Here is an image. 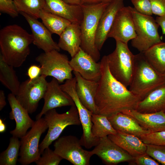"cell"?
<instances>
[{
    "instance_id": "42",
    "label": "cell",
    "mask_w": 165,
    "mask_h": 165,
    "mask_svg": "<svg viewBox=\"0 0 165 165\" xmlns=\"http://www.w3.org/2000/svg\"><path fill=\"white\" fill-rule=\"evenodd\" d=\"M82 4H90L101 3H110L113 0H81Z\"/></svg>"
},
{
    "instance_id": "24",
    "label": "cell",
    "mask_w": 165,
    "mask_h": 165,
    "mask_svg": "<svg viewBox=\"0 0 165 165\" xmlns=\"http://www.w3.org/2000/svg\"><path fill=\"white\" fill-rule=\"evenodd\" d=\"M58 45L68 53L72 57L79 50L82 42L80 25L71 23L59 36Z\"/></svg>"
},
{
    "instance_id": "22",
    "label": "cell",
    "mask_w": 165,
    "mask_h": 165,
    "mask_svg": "<svg viewBox=\"0 0 165 165\" xmlns=\"http://www.w3.org/2000/svg\"><path fill=\"white\" fill-rule=\"evenodd\" d=\"M107 117L117 131L132 134L139 138L151 132L142 127L134 118L122 112Z\"/></svg>"
},
{
    "instance_id": "6",
    "label": "cell",
    "mask_w": 165,
    "mask_h": 165,
    "mask_svg": "<svg viewBox=\"0 0 165 165\" xmlns=\"http://www.w3.org/2000/svg\"><path fill=\"white\" fill-rule=\"evenodd\" d=\"M132 14L136 37L131 40L132 46L140 52L161 42L158 32L160 26L151 16L142 14L130 6Z\"/></svg>"
},
{
    "instance_id": "38",
    "label": "cell",
    "mask_w": 165,
    "mask_h": 165,
    "mask_svg": "<svg viewBox=\"0 0 165 165\" xmlns=\"http://www.w3.org/2000/svg\"><path fill=\"white\" fill-rule=\"evenodd\" d=\"M152 14L161 16L165 14V0H149Z\"/></svg>"
},
{
    "instance_id": "21",
    "label": "cell",
    "mask_w": 165,
    "mask_h": 165,
    "mask_svg": "<svg viewBox=\"0 0 165 165\" xmlns=\"http://www.w3.org/2000/svg\"><path fill=\"white\" fill-rule=\"evenodd\" d=\"M44 9L61 16L72 23L80 24L83 18L81 5L69 4L62 0H46Z\"/></svg>"
},
{
    "instance_id": "28",
    "label": "cell",
    "mask_w": 165,
    "mask_h": 165,
    "mask_svg": "<svg viewBox=\"0 0 165 165\" xmlns=\"http://www.w3.org/2000/svg\"><path fill=\"white\" fill-rule=\"evenodd\" d=\"M39 18L52 33L59 36L72 23L68 20L44 9L40 12Z\"/></svg>"
},
{
    "instance_id": "12",
    "label": "cell",
    "mask_w": 165,
    "mask_h": 165,
    "mask_svg": "<svg viewBox=\"0 0 165 165\" xmlns=\"http://www.w3.org/2000/svg\"><path fill=\"white\" fill-rule=\"evenodd\" d=\"M46 77L41 75L35 79H29L21 82L16 98L29 113L37 110L39 101L43 98L48 82Z\"/></svg>"
},
{
    "instance_id": "35",
    "label": "cell",
    "mask_w": 165,
    "mask_h": 165,
    "mask_svg": "<svg viewBox=\"0 0 165 165\" xmlns=\"http://www.w3.org/2000/svg\"><path fill=\"white\" fill-rule=\"evenodd\" d=\"M146 145V153L159 163L165 165V145Z\"/></svg>"
},
{
    "instance_id": "17",
    "label": "cell",
    "mask_w": 165,
    "mask_h": 165,
    "mask_svg": "<svg viewBox=\"0 0 165 165\" xmlns=\"http://www.w3.org/2000/svg\"><path fill=\"white\" fill-rule=\"evenodd\" d=\"M20 13L24 17L29 25L33 37L32 43L35 45L44 52L60 50L58 43L52 38V33L42 23L26 13Z\"/></svg>"
},
{
    "instance_id": "10",
    "label": "cell",
    "mask_w": 165,
    "mask_h": 165,
    "mask_svg": "<svg viewBox=\"0 0 165 165\" xmlns=\"http://www.w3.org/2000/svg\"><path fill=\"white\" fill-rule=\"evenodd\" d=\"M48 125L44 118L36 120L31 129L20 138L19 158L18 161L22 165L35 162L41 155L39 141L41 136Z\"/></svg>"
},
{
    "instance_id": "16",
    "label": "cell",
    "mask_w": 165,
    "mask_h": 165,
    "mask_svg": "<svg viewBox=\"0 0 165 165\" xmlns=\"http://www.w3.org/2000/svg\"><path fill=\"white\" fill-rule=\"evenodd\" d=\"M73 71L79 73L84 79L98 82L101 75V63L97 62L80 47L69 61Z\"/></svg>"
},
{
    "instance_id": "23",
    "label": "cell",
    "mask_w": 165,
    "mask_h": 165,
    "mask_svg": "<svg viewBox=\"0 0 165 165\" xmlns=\"http://www.w3.org/2000/svg\"><path fill=\"white\" fill-rule=\"evenodd\" d=\"M122 113L134 118L142 127L151 132L165 130V112L163 111L142 113L132 110Z\"/></svg>"
},
{
    "instance_id": "32",
    "label": "cell",
    "mask_w": 165,
    "mask_h": 165,
    "mask_svg": "<svg viewBox=\"0 0 165 165\" xmlns=\"http://www.w3.org/2000/svg\"><path fill=\"white\" fill-rule=\"evenodd\" d=\"M19 12H23L36 18H39L41 10L44 9L46 0H13Z\"/></svg>"
},
{
    "instance_id": "1",
    "label": "cell",
    "mask_w": 165,
    "mask_h": 165,
    "mask_svg": "<svg viewBox=\"0 0 165 165\" xmlns=\"http://www.w3.org/2000/svg\"><path fill=\"white\" fill-rule=\"evenodd\" d=\"M101 75L98 82L95 102L99 114L108 116L118 112L136 110L141 100L111 74L106 55L101 61Z\"/></svg>"
},
{
    "instance_id": "18",
    "label": "cell",
    "mask_w": 165,
    "mask_h": 165,
    "mask_svg": "<svg viewBox=\"0 0 165 165\" xmlns=\"http://www.w3.org/2000/svg\"><path fill=\"white\" fill-rule=\"evenodd\" d=\"M124 6V0H113L101 16L95 39L96 46L99 51L108 38V35L118 12Z\"/></svg>"
},
{
    "instance_id": "36",
    "label": "cell",
    "mask_w": 165,
    "mask_h": 165,
    "mask_svg": "<svg viewBox=\"0 0 165 165\" xmlns=\"http://www.w3.org/2000/svg\"><path fill=\"white\" fill-rule=\"evenodd\" d=\"M0 11L13 18L18 16L20 13L13 0H0Z\"/></svg>"
},
{
    "instance_id": "44",
    "label": "cell",
    "mask_w": 165,
    "mask_h": 165,
    "mask_svg": "<svg viewBox=\"0 0 165 165\" xmlns=\"http://www.w3.org/2000/svg\"><path fill=\"white\" fill-rule=\"evenodd\" d=\"M65 2L71 5H81V0H62Z\"/></svg>"
},
{
    "instance_id": "40",
    "label": "cell",
    "mask_w": 165,
    "mask_h": 165,
    "mask_svg": "<svg viewBox=\"0 0 165 165\" xmlns=\"http://www.w3.org/2000/svg\"><path fill=\"white\" fill-rule=\"evenodd\" d=\"M41 69L40 66L36 64L31 65L28 68L27 75L30 80L36 79L41 75Z\"/></svg>"
},
{
    "instance_id": "46",
    "label": "cell",
    "mask_w": 165,
    "mask_h": 165,
    "mask_svg": "<svg viewBox=\"0 0 165 165\" xmlns=\"http://www.w3.org/2000/svg\"><path fill=\"white\" fill-rule=\"evenodd\" d=\"M163 74H164V75L165 78V72Z\"/></svg>"
},
{
    "instance_id": "39",
    "label": "cell",
    "mask_w": 165,
    "mask_h": 165,
    "mask_svg": "<svg viewBox=\"0 0 165 165\" xmlns=\"http://www.w3.org/2000/svg\"><path fill=\"white\" fill-rule=\"evenodd\" d=\"M134 161L138 165H159L156 161L146 153L134 158Z\"/></svg>"
},
{
    "instance_id": "34",
    "label": "cell",
    "mask_w": 165,
    "mask_h": 165,
    "mask_svg": "<svg viewBox=\"0 0 165 165\" xmlns=\"http://www.w3.org/2000/svg\"><path fill=\"white\" fill-rule=\"evenodd\" d=\"M139 138L146 144L165 145V130L150 132Z\"/></svg>"
},
{
    "instance_id": "13",
    "label": "cell",
    "mask_w": 165,
    "mask_h": 165,
    "mask_svg": "<svg viewBox=\"0 0 165 165\" xmlns=\"http://www.w3.org/2000/svg\"><path fill=\"white\" fill-rule=\"evenodd\" d=\"M136 36L130 6H124L118 12L108 38L127 44Z\"/></svg>"
},
{
    "instance_id": "20",
    "label": "cell",
    "mask_w": 165,
    "mask_h": 165,
    "mask_svg": "<svg viewBox=\"0 0 165 165\" xmlns=\"http://www.w3.org/2000/svg\"><path fill=\"white\" fill-rule=\"evenodd\" d=\"M73 73L76 80V92L80 101L93 113L99 114L95 100L98 82L86 79L76 72Z\"/></svg>"
},
{
    "instance_id": "19",
    "label": "cell",
    "mask_w": 165,
    "mask_h": 165,
    "mask_svg": "<svg viewBox=\"0 0 165 165\" xmlns=\"http://www.w3.org/2000/svg\"><path fill=\"white\" fill-rule=\"evenodd\" d=\"M7 99L11 108L9 118L14 119L16 122L15 128L10 131V133L12 136L21 138L33 126L35 121L30 117L28 111L18 102L14 95L9 94Z\"/></svg>"
},
{
    "instance_id": "9",
    "label": "cell",
    "mask_w": 165,
    "mask_h": 165,
    "mask_svg": "<svg viewBox=\"0 0 165 165\" xmlns=\"http://www.w3.org/2000/svg\"><path fill=\"white\" fill-rule=\"evenodd\" d=\"M76 79L74 77L71 79L66 80L60 86L62 90L72 98L77 109L83 131L80 139L81 143L82 146L89 149L96 146L100 139L95 138L92 134L93 113L87 109L79 99L76 92Z\"/></svg>"
},
{
    "instance_id": "30",
    "label": "cell",
    "mask_w": 165,
    "mask_h": 165,
    "mask_svg": "<svg viewBox=\"0 0 165 165\" xmlns=\"http://www.w3.org/2000/svg\"><path fill=\"white\" fill-rule=\"evenodd\" d=\"M92 121V133L95 138L100 139L110 135L115 134L117 132L105 115L93 113Z\"/></svg>"
},
{
    "instance_id": "29",
    "label": "cell",
    "mask_w": 165,
    "mask_h": 165,
    "mask_svg": "<svg viewBox=\"0 0 165 165\" xmlns=\"http://www.w3.org/2000/svg\"><path fill=\"white\" fill-rule=\"evenodd\" d=\"M147 61L157 71L165 72V42H161L143 52Z\"/></svg>"
},
{
    "instance_id": "47",
    "label": "cell",
    "mask_w": 165,
    "mask_h": 165,
    "mask_svg": "<svg viewBox=\"0 0 165 165\" xmlns=\"http://www.w3.org/2000/svg\"></svg>"
},
{
    "instance_id": "25",
    "label": "cell",
    "mask_w": 165,
    "mask_h": 165,
    "mask_svg": "<svg viewBox=\"0 0 165 165\" xmlns=\"http://www.w3.org/2000/svg\"><path fill=\"white\" fill-rule=\"evenodd\" d=\"M108 137L134 158L146 153V144L136 136L117 131L116 134L110 135Z\"/></svg>"
},
{
    "instance_id": "37",
    "label": "cell",
    "mask_w": 165,
    "mask_h": 165,
    "mask_svg": "<svg viewBox=\"0 0 165 165\" xmlns=\"http://www.w3.org/2000/svg\"><path fill=\"white\" fill-rule=\"evenodd\" d=\"M134 8L139 13L152 16V13L149 0H131Z\"/></svg>"
},
{
    "instance_id": "31",
    "label": "cell",
    "mask_w": 165,
    "mask_h": 165,
    "mask_svg": "<svg viewBox=\"0 0 165 165\" xmlns=\"http://www.w3.org/2000/svg\"><path fill=\"white\" fill-rule=\"evenodd\" d=\"M20 146V141L18 138L12 136L7 149L0 154V165H16Z\"/></svg>"
},
{
    "instance_id": "8",
    "label": "cell",
    "mask_w": 165,
    "mask_h": 165,
    "mask_svg": "<svg viewBox=\"0 0 165 165\" xmlns=\"http://www.w3.org/2000/svg\"><path fill=\"white\" fill-rule=\"evenodd\" d=\"M56 50L40 54L35 58L41 69V75L53 77L60 83L73 77L72 69L67 56Z\"/></svg>"
},
{
    "instance_id": "5",
    "label": "cell",
    "mask_w": 165,
    "mask_h": 165,
    "mask_svg": "<svg viewBox=\"0 0 165 165\" xmlns=\"http://www.w3.org/2000/svg\"><path fill=\"white\" fill-rule=\"evenodd\" d=\"M116 41V47L106 55L110 71L112 76L125 86H129L133 74L134 57L127 44Z\"/></svg>"
},
{
    "instance_id": "15",
    "label": "cell",
    "mask_w": 165,
    "mask_h": 165,
    "mask_svg": "<svg viewBox=\"0 0 165 165\" xmlns=\"http://www.w3.org/2000/svg\"><path fill=\"white\" fill-rule=\"evenodd\" d=\"M58 81L53 78L48 82L43 98L44 104L41 111L36 116V120L42 118L48 111L58 107L75 105L71 97L64 91Z\"/></svg>"
},
{
    "instance_id": "27",
    "label": "cell",
    "mask_w": 165,
    "mask_h": 165,
    "mask_svg": "<svg viewBox=\"0 0 165 165\" xmlns=\"http://www.w3.org/2000/svg\"><path fill=\"white\" fill-rule=\"evenodd\" d=\"M13 66L7 63L0 54V81L15 96L20 84Z\"/></svg>"
},
{
    "instance_id": "3",
    "label": "cell",
    "mask_w": 165,
    "mask_h": 165,
    "mask_svg": "<svg viewBox=\"0 0 165 165\" xmlns=\"http://www.w3.org/2000/svg\"><path fill=\"white\" fill-rule=\"evenodd\" d=\"M165 84L163 74L150 64L143 52L135 55L133 74L129 90L141 100L151 92Z\"/></svg>"
},
{
    "instance_id": "41",
    "label": "cell",
    "mask_w": 165,
    "mask_h": 165,
    "mask_svg": "<svg viewBox=\"0 0 165 165\" xmlns=\"http://www.w3.org/2000/svg\"><path fill=\"white\" fill-rule=\"evenodd\" d=\"M155 20L161 28L163 34L165 35V14L161 16H157Z\"/></svg>"
},
{
    "instance_id": "26",
    "label": "cell",
    "mask_w": 165,
    "mask_h": 165,
    "mask_svg": "<svg viewBox=\"0 0 165 165\" xmlns=\"http://www.w3.org/2000/svg\"><path fill=\"white\" fill-rule=\"evenodd\" d=\"M142 113L165 111V84L154 90L139 103L136 109Z\"/></svg>"
},
{
    "instance_id": "43",
    "label": "cell",
    "mask_w": 165,
    "mask_h": 165,
    "mask_svg": "<svg viewBox=\"0 0 165 165\" xmlns=\"http://www.w3.org/2000/svg\"><path fill=\"white\" fill-rule=\"evenodd\" d=\"M6 97L4 91L2 90H0V110H2L6 105Z\"/></svg>"
},
{
    "instance_id": "45",
    "label": "cell",
    "mask_w": 165,
    "mask_h": 165,
    "mask_svg": "<svg viewBox=\"0 0 165 165\" xmlns=\"http://www.w3.org/2000/svg\"><path fill=\"white\" fill-rule=\"evenodd\" d=\"M6 129V124L4 120L2 119H0V133H2L5 132Z\"/></svg>"
},
{
    "instance_id": "7",
    "label": "cell",
    "mask_w": 165,
    "mask_h": 165,
    "mask_svg": "<svg viewBox=\"0 0 165 165\" xmlns=\"http://www.w3.org/2000/svg\"><path fill=\"white\" fill-rule=\"evenodd\" d=\"M44 118L48 127V131L39 145L41 154L53 142L59 137L64 129L70 125H81L78 112L75 105L71 106L67 112L59 113L55 108L50 110L44 115Z\"/></svg>"
},
{
    "instance_id": "2",
    "label": "cell",
    "mask_w": 165,
    "mask_h": 165,
    "mask_svg": "<svg viewBox=\"0 0 165 165\" xmlns=\"http://www.w3.org/2000/svg\"><path fill=\"white\" fill-rule=\"evenodd\" d=\"M32 41V34L21 26L7 25L0 31V53L9 64L20 67L30 53L29 46Z\"/></svg>"
},
{
    "instance_id": "14",
    "label": "cell",
    "mask_w": 165,
    "mask_h": 165,
    "mask_svg": "<svg viewBox=\"0 0 165 165\" xmlns=\"http://www.w3.org/2000/svg\"><path fill=\"white\" fill-rule=\"evenodd\" d=\"M91 151L108 165L134 161V158L111 140L108 136L100 139L98 144Z\"/></svg>"
},
{
    "instance_id": "33",
    "label": "cell",
    "mask_w": 165,
    "mask_h": 165,
    "mask_svg": "<svg viewBox=\"0 0 165 165\" xmlns=\"http://www.w3.org/2000/svg\"><path fill=\"white\" fill-rule=\"evenodd\" d=\"M63 159L49 147L46 148L35 162L37 165H58Z\"/></svg>"
},
{
    "instance_id": "4",
    "label": "cell",
    "mask_w": 165,
    "mask_h": 165,
    "mask_svg": "<svg viewBox=\"0 0 165 165\" xmlns=\"http://www.w3.org/2000/svg\"><path fill=\"white\" fill-rule=\"evenodd\" d=\"M109 3L82 4L83 18L80 24L82 35L81 48L97 62L100 59L99 50L95 39L100 18Z\"/></svg>"
},
{
    "instance_id": "11",
    "label": "cell",
    "mask_w": 165,
    "mask_h": 165,
    "mask_svg": "<svg viewBox=\"0 0 165 165\" xmlns=\"http://www.w3.org/2000/svg\"><path fill=\"white\" fill-rule=\"evenodd\" d=\"M54 152L74 165H89L91 151L82 148L80 140L72 135L59 138L54 144Z\"/></svg>"
}]
</instances>
